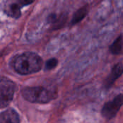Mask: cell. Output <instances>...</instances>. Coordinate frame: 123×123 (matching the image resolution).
<instances>
[{"label": "cell", "mask_w": 123, "mask_h": 123, "mask_svg": "<svg viewBox=\"0 0 123 123\" xmlns=\"http://www.w3.org/2000/svg\"><path fill=\"white\" fill-rule=\"evenodd\" d=\"M123 96L122 94H120L110 102H108L105 104L102 110V115L107 120H111L114 118L123 105Z\"/></svg>", "instance_id": "obj_5"}, {"label": "cell", "mask_w": 123, "mask_h": 123, "mask_svg": "<svg viewBox=\"0 0 123 123\" xmlns=\"http://www.w3.org/2000/svg\"><path fill=\"white\" fill-rule=\"evenodd\" d=\"M22 97L32 103L45 104L57 97V93L54 89H50L43 86H27L22 90Z\"/></svg>", "instance_id": "obj_2"}, {"label": "cell", "mask_w": 123, "mask_h": 123, "mask_svg": "<svg viewBox=\"0 0 123 123\" xmlns=\"http://www.w3.org/2000/svg\"><path fill=\"white\" fill-rule=\"evenodd\" d=\"M34 1L35 0H4L2 9L7 16L17 19L21 15V9Z\"/></svg>", "instance_id": "obj_4"}, {"label": "cell", "mask_w": 123, "mask_h": 123, "mask_svg": "<svg viewBox=\"0 0 123 123\" xmlns=\"http://www.w3.org/2000/svg\"><path fill=\"white\" fill-rule=\"evenodd\" d=\"M15 85L12 81L4 76L0 77V108L7 107L14 97Z\"/></svg>", "instance_id": "obj_3"}, {"label": "cell", "mask_w": 123, "mask_h": 123, "mask_svg": "<svg viewBox=\"0 0 123 123\" xmlns=\"http://www.w3.org/2000/svg\"><path fill=\"white\" fill-rule=\"evenodd\" d=\"M14 71L21 75H28L38 72L43 67V59L32 52H25L16 55L12 61Z\"/></svg>", "instance_id": "obj_1"}, {"label": "cell", "mask_w": 123, "mask_h": 123, "mask_svg": "<svg viewBox=\"0 0 123 123\" xmlns=\"http://www.w3.org/2000/svg\"><path fill=\"white\" fill-rule=\"evenodd\" d=\"M123 72V63L120 62L117 64H116L111 73L110 74V75L107 76V78L105 79V82H104V86L105 89H109L115 83V81L122 76Z\"/></svg>", "instance_id": "obj_6"}, {"label": "cell", "mask_w": 123, "mask_h": 123, "mask_svg": "<svg viewBox=\"0 0 123 123\" xmlns=\"http://www.w3.org/2000/svg\"><path fill=\"white\" fill-rule=\"evenodd\" d=\"M88 12H89V6H88V5H85V6L81 7L79 9H78L74 13V16L72 17L71 24L72 25H74L80 22L87 15Z\"/></svg>", "instance_id": "obj_9"}, {"label": "cell", "mask_w": 123, "mask_h": 123, "mask_svg": "<svg viewBox=\"0 0 123 123\" xmlns=\"http://www.w3.org/2000/svg\"><path fill=\"white\" fill-rule=\"evenodd\" d=\"M67 17L65 14H61L59 16H57L56 14H51L48 17V21L50 23L52 24L53 28L54 30H57L61 28L66 21Z\"/></svg>", "instance_id": "obj_8"}, {"label": "cell", "mask_w": 123, "mask_h": 123, "mask_svg": "<svg viewBox=\"0 0 123 123\" xmlns=\"http://www.w3.org/2000/svg\"><path fill=\"white\" fill-rule=\"evenodd\" d=\"M58 63V61L56 58H50L49 59L45 65V71H50L53 68H55Z\"/></svg>", "instance_id": "obj_11"}, {"label": "cell", "mask_w": 123, "mask_h": 123, "mask_svg": "<svg viewBox=\"0 0 123 123\" xmlns=\"http://www.w3.org/2000/svg\"><path fill=\"white\" fill-rule=\"evenodd\" d=\"M19 114L13 109L9 108L0 113V123H19Z\"/></svg>", "instance_id": "obj_7"}, {"label": "cell", "mask_w": 123, "mask_h": 123, "mask_svg": "<svg viewBox=\"0 0 123 123\" xmlns=\"http://www.w3.org/2000/svg\"><path fill=\"white\" fill-rule=\"evenodd\" d=\"M123 50V37L120 35L110 45V51L114 55H119L122 53Z\"/></svg>", "instance_id": "obj_10"}]
</instances>
